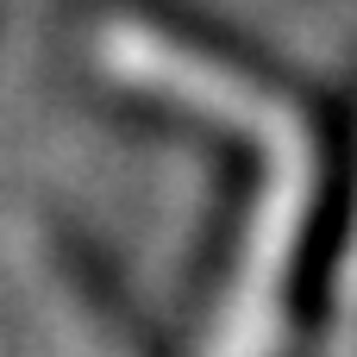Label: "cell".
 <instances>
[{
    "mask_svg": "<svg viewBox=\"0 0 357 357\" xmlns=\"http://www.w3.org/2000/svg\"><path fill=\"white\" fill-rule=\"evenodd\" d=\"M100 63H107V75H119L144 94H163L176 107H195L201 119H220L257 144V157H264L257 201L245 213L232 289L220 301V326H213L207 357H270L276 333H282L289 257H295L307 213H314V195H320V144H314L307 113L295 100L257 88L251 75L226 69L220 56H201L138 19H113L100 31Z\"/></svg>",
    "mask_w": 357,
    "mask_h": 357,
    "instance_id": "1",
    "label": "cell"
},
{
    "mask_svg": "<svg viewBox=\"0 0 357 357\" xmlns=\"http://www.w3.org/2000/svg\"><path fill=\"white\" fill-rule=\"evenodd\" d=\"M326 357H357V213L339 251V276H333V320H326Z\"/></svg>",
    "mask_w": 357,
    "mask_h": 357,
    "instance_id": "2",
    "label": "cell"
}]
</instances>
